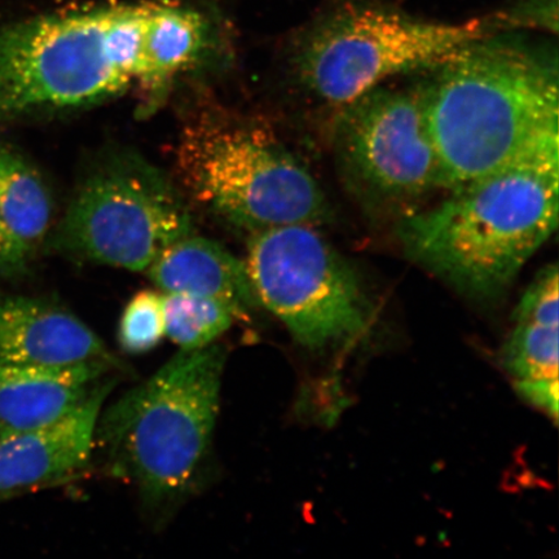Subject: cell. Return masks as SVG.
<instances>
[{"mask_svg": "<svg viewBox=\"0 0 559 559\" xmlns=\"http://www.w3.org/2000/svg\"><path fill=\"white\" fill-rule=\"evenodd\" d=\"M191 7L140 2L0 26V123L169 82L191 51Z\"/></svg>", "mask_w": 559, "mask_h": 559, "instance_id": "obj_1", "label": "cell"}, {"mask_svg": "<svg viewBox=\"0 0 559 559\" xmlns=\"http://www.w3.org/2000/svg\"><path fill=\"white\" fill-rule=\"evenodd\" d=\"M426 115L444 190L558 145L557 55L491 34L436 68Z\"/></svg>", "mask_w": 559, "mask_h": 559, "instance_id": "obj_2", "label": "cell"}, {"mask_svg": "<svg viewBox=\"0 0 559 559\" xmlns=\"http://www.w3.org/2000/svg\"><path fill=\"white\" fill-rule=\"evenodd\" d=\"M559 144L469 181L405 215V253L457 290L495 299L558 227Z\"/></svg>", "mask_w": 559, "mask_h": 559, "instance_id": "obj_3", "label": "cell"}, {"mask_svg": "<svg viewBox=\"0 0 559 559\" xmlns=\"http://www.w3.org/2000/svg\"><path fill=\"white\" fill-rule=\"evenodd\" d=\"M226 352L181 349L100 414L95 440L115 477L134 484L145 506L165 508L190 492L212 449Z\"/></svg>", "mask_w": 559, "mask_h": 559, "instance_id": "obj_4", "label": "cell"}, {"mask_svg": "<svg viewBox=\"0 0 559 559\" xmlns=\"http://www.w3.org/2000/svg\"><path fill=\"white\" fill-rule=\"evenodd\" d=\"M496 32L492 17L436 23L345 0L314 21L300 39L296 69L310 94L340 109L393 76L436 69Z\"/></svg>", "mask_w": 559, "mask_h": 559, "instance_id": "obj_5", "label": "cell"}, {"mask_svg": "<svg viewBox=\"0 0 559 559\" xmlns=\"http://www.w3.org/2000/svg\"><path fill=\"white\" fill-rule=\"evenodd\" d=\"M177 164L200 204L254 233L318 226L326 218V201L311 173L254 126L218 120L188 126Z\"/></svg>", "mask_w": 559, "mask_h": 559, "instance_id": "obj_6", "label": "cell"}, {"mask_svg": "<svg viewBox=\"0 0 559 559\" xmlns=\"http://www.w3.org/2000/svg\"><path fill=\"white\" fill-rule=\"evenodd\" d=\"M245 262L258 305L311 353L347 349L366 338L372 306L358 276L311 225L254 233Z\"/></svg>", "mask_w": 559, "mask_h": 559, "instance_id": "obj_7", "label": "cell"}, {"mask_svg": "<svg viewBox=\"0 0 559 559\" xmlns=\"http://www.w3.org/2000/svg\"><path fill=\"white\" fill-rule=\"evenodd\" d=\"M177 192L151 167L105 166L76 192L58 242L70 254L134 272L146 271L171 243L192 235Z\"/></svg>", "mask_w": 559, "mask_h": 559, "instance_id": "obj_8", "label": "cell"}, {"mask_svg": "<svg viewBox=\"0 0 559 559\" xmlns=\"http://www.w3.org/2000/svg\"><path fill=\"white\" fill-rule=\"evenodd\" d=\"M334 150L348 183L370 200L408 204L444 190L425 86H377L340 108Z\"/></svg>", "mask_w": 559, "mask_h": 559, "instance_id": "obj_9", "label": "cell"}, {"mask_svg": "<svg viewBox=\"0 0 559 559\" xmlns=\"http://www.w3.org/2000/svg\"><path fill=\"white\" fill-rule=\"evenodd\" d=\"M111 382H103L85 402L58 423L0 437V502L58 486L88 465L95 431Z\"/></svg>", "mask_w": 559, "mask_h": 559, "instance_id": "obj_10", "label": "cell"}, {"mask_svg": "<svg viewBox=\"0 0 559 559\" xmlns=\"http://www.w3.org/2000/svg\"><path fill=\"white\" fill-rule=\"evenodd\" d=\"M558 265H545L514 311V326L501 360L514 388L557 423Z\"/></svg>", "mask_w": 559, "mask_h": 559, "instance_id": "obj_11", "label": "cell"}, {"mask_svg": "<svg viewBox=\"0 0 559 559\" xmlns=\"http://www.w3.org/2000/svg\"><path fill=\"white\" fill-rule=\"evenodd\" d=\"M88 361L117 366L103 341L75 314L40 298L0 296V362L69 366Z\"/></svg>", "mask_w": 559, "mask_h": 559, "instance_id": "obj_12", "label": "cell"}, {"mask_svg": "<svg viewBox=\"0 0 559 559\" xmlns=\"http://www.w3.org/2000/svg\"><path fill=\"white\" fill-rule=\"evenodd\" d=\"M114 367L105 361L69 366L0 362V437L58 423L85 402Z\"/></svg>", "mask_w": 559, "mask_h": 559, "instance_id": "obj_13", "label": "cell"}, {"mask_svg": "<svg viewBox=\"0 0 559 559\" xmlns=\"http://www.w3.org/2000/svg\"><path fill=\"white\" fill-rule=\"evenodd\" d=\"M164 293L216 300L236 319H248L258 306L245 262L212 240L187 236L175 241L146 270Z\"/></svg>", "mask_w": 559, "mask_h": 559, "instance_id": "obj_14", "label": "cell"}, {"mask_svg": "<svg viewBox=\"0 0 559 559\" xmlns=\"http://www.w3.org/2000/svg\"><path fill=\"white\" fill-rule=\"evenodd\" d=\"M51 213L50 193L39 175L0 144V216L31 258L48 233Z\"/></svg>", "mask_w": 559, "mask_h": 559, "instance_id": "obj_15", "label": "cell"}, {"mask_svg": "<svg viewBox=\"0 0 559 559\" xmlns=\"http://www.w3.org/2000/svg\"><path fill=\"white\" fill-rule=\"evenodd\" d=\"M163 305L166 335L186 352L213 345L236 320L225 305L183 293H165Z\"/></svg>", "mask_w": 559, "mask_h": 559, "instance_id": "obj_16", "label": "cell"}, {"mask_svg": "<svg viewBox=\"0 0 559 559\" xmlns=\"http://www.w3.org/2000/svg\"><path fill=\"white\" fill-rule=\"evenodd\" d=\"M165 335L163 296L153 290L139 292L124 307L118 328V342L123 352L148 353Z\"/></svg>", "mask_w": 559, "mask_h": 559, "instance_id": "obj_17", "label": "cell"}, {"mask_svg": "<svg viewBox=\"0 0 559 559\" xmlns=\"http://www.w3.org/2000/svg\"><path fill=\"white\" fill-rule=\"evenodd\" d=\"M492 17L499 32L516 27H539L557 33L558 0H522L512 9L496 13Z\"/></svg>", "mask_w": 559, "mask_h": 559, "instance_id": "obj_18", "label": "cell"}, {"mask_svg": "<svg viewBox=\"0 0 559 559\" xmlns=\"http://www.w3.org/2000/svg\"><path fill=\"white\" fill-rule=\"evenodd\" d=\"M29 261L31 255L21 247L0 216V275H19Z\"/></svg>", "mask_w": 559, "mask_h": 559, "instance_id": "obj_19", "label": "cell"}]
</instances>
